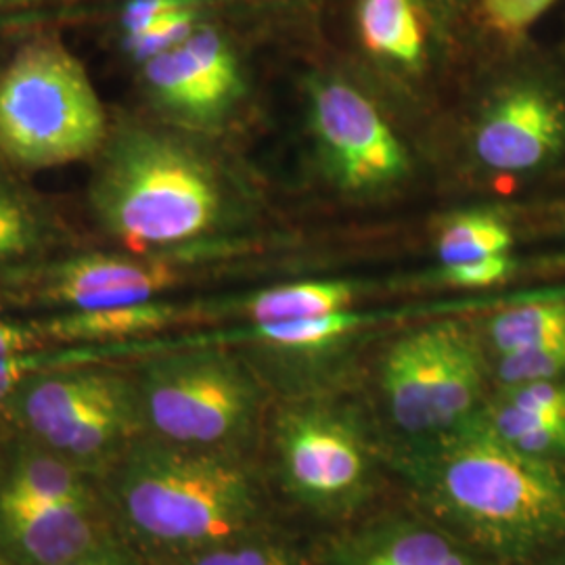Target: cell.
Returning a JSON list of instances; mask_svg holds the SVG:
<instances>
[{
  "mask_svg": "<svg viewBox=\"0 0 565 565\" xmlns=\"http://www.w3.org/2000/svg\"><path fill=\"white\" fill-rule=\"evenodd\" d=\"M105 505L42 507L0 518V565H65L114 539Z\"/></svg>",
  "mask_w": 565,
  "mask_h": 565,
  "instance_id": "13",
  "label": "cell"
},
{
  "mask_svg": "<svg viewBox=\"0 0 565 565\" xmlns=\"http://www.w3.org/2000/svg\"><path fill=\"white\" fill-rule=\"evenodd\" d=\"M53 505H105L99 480L20 431L0 438V518Z\"/></svg>",
  "mask_w": 565,
  "mask_h": 565,
  "instance_id": "14",
  "label": "cell"
},
{
  "mask_svg": "<svg viewBox=\"0 0 565 565\" xmlns=\"http://www.w3.org/2000/svg\"><path fill=\"white\" fill-rule=\"evenodd\" d=\"M109 120L81 60L55 36L21 44L0 70V158L20 172L93 160Z\"/></svg>",
  "mask_w": 565,
  "mask_h": 565,
  "instance_id": "7",
  "label": "cell"
},
{
  "mask_svg": "<svg viewBox=\"0 0 565 565\" xmlns=\"http://www.w3.org/2000/svg\"><path fill=\"white\" fill-rule=\"evenodd\" d=\"M564 137L562 107L536 88H518L488 114L476 147L490 168L518 172L548 160Z\"/></svg>",
  "mask_w": 565,
  "mask_h": 565,
  "instance_id": "15",
  "label": "cell"
},
{
  "mask_svg": "<svg viewBox=\"0 0 565 565\" xmlns=\"http://www.w3.org/2000/svg\"><path fill=\"white\" fill-rule=\"evenodd\" d=\"M511 245L507 226L490 216H463L450 224L440 237V256L446 266L473 263L505 254Z\"/></svg>",
  "mask_w": 565,
  "mask_h": 565,
  "instance_id": "24",
  "label": "cell"
},
{
  "mask_svg": "<svg viewBox=\"0 0 565 565\" xmlns=\"http://www.w3.org/2000/svg\"><path fill=\"white\" fill-rule=\"evenodd\" d=\"M182 46L189 51L212 93L226 109L242 90V76L231 46L214 28L207 25H195V30L182 41Z\"/></svg>",
  "mask_w": 565,
  "mask_h": 565,
  "instance_id": "23",
  "label": "cell"
},
{
  "mask_svg": "<svg viewBox=\"0 0 565 565\" xmlns=\"http://www.w3.org/2000/svg\"><path fill=\"white\" fill-rule=\"evenodd\" d=\"M486 15L507 34H520L539 20L555 0H482Z\"/></svg>",
  "mask_w": 565,
  "mask_h": 565,
  "instance_id": "26",
  "label": "cell"
},
{
  "mask_svg": "<svg viewBox=\"0 0 565 565\" xmlns=\"http://www.w3.org/2000/svg\"><path fill=\"white\" fill-rule=\"evenodd\" d=\"M18 172L0 158V285L25 281L72 247L67 221Z\"/></svg>",
  "mask_w": 565,
  "mask_h": 565,
  "instance_id": "12",
  "label": "cell"
},
{
  "mask_svg": "<svg viewBox=\"0 0 565 565\" xmlns=\"http://www.w3.org/2000/svg\"><path fill=\"white\" fill-rule=\"evenodd\" d=\"M403 501L492 565H536L565 551V471L469 424L382 448Z\"/></svg>",
  "mask_w": 565,
  "mask_h": 565,
  "instance_id": "1",
  "label": "cell"
},
{
  "mask_svg": "<svg viewBox=\"0 0 565 565\" xmlns=\"http://www.w3.org/2000/svg\"><path fill=\"white\" fill-rule=\"evenodd\" d=\"M130 369L142 436L198 450L258 455L270 413L258 375L242 356L202 345L149 354Z\"/></svg>",
  "mask_w": 565,
  "mask_h": 565,
  "instance_id": "5",
  "label": "cell"
},
{
  "mask_svg": "<svg viewBox=\"0 0 565 565\" xmlns=\"http://www.w3.org/2000/svg\"><path fill=\"white\" fill-rule=\"evenodd\" d=\"M42 348H49V343L44 340L36 321H0V359Z\"/></svg>",
  "mask_w": 565,
  "mask_h": 565,
  "instance_id": "29",
  "label": "cell"
},
{
  "mask_svg": "<svg viewBox=\"0 0 565 565\" xmlns=\"http://www.w3.org/2000/svg\"><path fill=\"white\" fill-rule=\"evenodd\" d=\"M177 279L170 264L93 252L65 254L20 287L34 302L65 312L151 302Z\"/></svg>",
  "mask_w": 565,
  "mask_h": 565,
  "instance_id": "9",
  "label": "cell"
},
{
  "mask_svg": "<svg viewBox=\"0 0 565 565\" xmlns=\"http://www.w3.org/2000/svg\"><path fill=\"white\" fill-rule=\"evenodd\" d=\"M448 331L450 323L429 324L390 345L380 375L385 422L382 448L417 445L438 436L436 398Z\"/></svg>",
  "mask_w": 565,
  "mask_h": 565,
  "instance_id": "10",
  "label": "cell"
},
{
  "mask_svg": "<svg viewBox=\"0 0 565 565\" xmlns=\"http://www.w3.org/2000/svg\"><path fill=\"white\" fill-rule=\"evenodd\" d=\"M9 431H13V427L4 419V415L0 413V438H4Z\"/></svg>",
  "mask_w": 565,
  "mask_h": 565,
  "instance_id": "32",
  "label": "cell"
},
{
  "mask_svg": "<svg viewBox=\"0 0 565 565\" xmlns=\"http://www.w3.org/2000/svg\"><path fill=\"white\" fill-rule=\"evenodd\" d=\"M141 81L153 102L184 120L212 121L224 111L182 42L142 61Z\"/></svg>",
  "mask_w": 565,
  "mask_h": 565,
  "instance_id": "17",
  "label": "cell"
},
{
  "mask_svg": "<svg viewBox=\"0 0 565 565\" xmlns=\"http://www.w3.org/2000/svg\"><path fill=\"white\" fill-rule=\"evenodd\" d=\"M352 298V287L343 282H300L263 291L245 303V315L252 324L308 319L345 310Z\"/></svg>",
  "mask_w": 565,
  "mask_h": 565,
  "instance_id": "20",
  "label": "cell"
},
{
  "mask_svg": "<svg viewBox=\"0 0 565 565\" xmlns=\"http://www.w3.org/2000/svg\"><path fill=\"white\" fill-rule=\"evenodd\" d=\"M258 459L279 507L329 530L382 505L390 484L377 431L331 404H294L268 417Z\"/></svg>",
  "mask_w": 565,
  "mask_h": 565,
  "instance_id": "4",
  "label": "cell"
},
{
  "mask_svg": "<svg viewBox=\"0 0 565 565\" xmlns=\"http://www.w3.org/2000/svg\"><path fill=\"white\" fill-rule=\"evenodd\" d=\"M509 270L511 263L507 260L505 254H497L473 263L446 266V279L463 287H486L492 282L503 281Z\"/></svg>",
  "mask_w": 565,
  "mask_h": 565,
  "instance_id": "27",
  "label": "cell"
},
{
  "mask_svg": "<svg viewBox=\"0 0 565 565\" xmlns=\"http://www.w3.org/2000/svg\"><path fill=\"white\" fill-rule=\"evenodd\" d=\"M181 317L172 303L141 302L95 310H65L36 321L49 345H111L158 333Z\"/></svg>",
  "mask_w": 565,
  "mask_h": 565,
  "instance_id": "16",
  "label": "cell"
},
{
  "mask_svg": "<svg viewBox=\"0 0 565 565\" xmlns=\"http://www.w3.org/2000/svg\"><path fill=\"white\" fill-rule=\"evenodd\" d=\"M174 565H315L312 548L303 546L285 524L210 546Z\"/></svg>",
  "mask_w": 565,
  "mask_h": 565,
  "instance_id": "21",
  "label": "cell"
},
{
  "mask_svg": "<svg viewBox=\"0 0 565 565\" xmlns=\"http://www.w3.org/2000/svg\"><path fill=\"white\" fill-rule=\"evenodd\" d=\"M310 548L315 565H492L406 501L377 505Z\"/></svg>",
  "mask_w": 565,
  "mask_h": 565,
  "instance_id": "8",
  "label": "cell"
},
{
  "mask_svg": "<svg viewBox=\"0 0 565 565\" xmlns=\"http://www.w3.org/2000/svg\"><path fill=\"white\" fill-rule=\"evenodd\" d=\"M116 534L151 565H174L281 524L258 455L137 438L99 480Z\"/></svg>",
  "mask_w": 565,
  "mask_h": 565,
  "instance_id": "2",
  "label": "cell"
},
{
  "mask_svg": "<svg viewBox=\"0 0 565 565\" xmlns=\"http://www.w3.org/2000/svg\"><path fill=\"white\" fill-rule=\"evenodd\" d=\"M186 7H193V0H130L121 13L124 32L126 36H135L149 23Z\"/></svg>",
  "mask_w": 565,
  "mask_h": 565,
  "instance_id": "28",
  "label": "cell"
},
{
  "mask_svg": "<svg viewBox=\"0 0 565 565\" xmlns=\"http://www.w3.org/2000/svg\"><path fill=\"white\" fill-rule=\"evenodd\" d=\"M363 41L373 53L415 63L424 51V30L413 0H361Z\"/></svg>",
  "mask_w": 565,
  "mask_h": 565,
  "instance_id": "18",
  "label": "cell"
},
{
  "mask_svg": "<svg viewBox=\"0 0 565 565\" xmlns=\"http://www.w3.org/2000/svg\"><path fill=\"white\" fill-rule=\"evenodd\" d=\"M363 323L364 317L361 315L340 310V312L308 317V319L252 324L249 335L273 348L319 350L342 340Z\"/></svg>",
  "mask_w": 565,
  "mask_h": 565,
  "instance_id": "22",
  "label": "cell"
},
{
  "mask_svg": "<svg viewBox=\"0 0 565 565\" xmlns=\"http://www.w3.org/2000/svg\"><path fill=\"white\" fill-rule=\"evenodd\" d=\"M0 413L15 431L95 480L142 436L132 369L111 359L36 371L11 390Z\"/></svg>",
  "mask_w": 565,
  "mask_h": 565,
  "instance_id": "6",
  "label": "cell"
},
{
  "mask_svg": "<svg viewBox=\"0 0 565 565\" xmlns=\"http://www.w3.org/2000/svg\"><path fill=\"white\" fill-rule=\"evenodd\" d=\"M95 226L135 252L216 231L228 195L202 151L137 116H111L86 189Z\"/></svg>",
  "mask_w": 565,
  "mask_h": 565,
  "instance_id": "3",
  "label": "cell"
},
{
  "mask_svg": "<svg viewBox=\"0 0 565 565\" xmlns=\"http://www.w3.org/2000/svg\"><path fill=\"white\" fill-rule=\"evenodd\" d=\"M193 30H195V9L186 7L149 23L135 36H126L124 44L128 53L142 63L162 51L181 44Z\"/></svg>",
  "mask_w": 565,
  "mask_h": 565,
  "instance_id": "25",
  "label": "cell"
},
{
  "mask_svg": "<svg viewBox=\"0 0 565 565\" xmlns=\"http://www.w3.org/2000/svg\"><path fill=\"white\" fill-rule=\"evenodd\" d=\"M536 565H565V551L564 553H557V555H553V557H548L545 562H541V564Z\"/></svg>",
  "mask_w": 565,
  "mask_h": 565,
  "instance_id": "31",
  "label": "cell"
},
{
  "mask_svg": "<svg viewBox=\"0 0 565 565\" xmlns=\"http://www.w3.org/2000/svg\"><path fill=\"white\" fill-rule=\"evenodd\" d=\"M65 565H151L139 551H135L128 543H124L116 534L114 539L105 541L103 545L95 546L93 551L84 553L78 559Z\"/></svg>",
  "mask_w": 565,
  "mask_h": 565,
  "instance_id": "30",
  "label": "cell"
},
{
  "mask_svg": "<svg viewBox=\"0 0 565 565\" xmlns=\"http://www.w3.org/2000/svg\"><path fill=\"white\" fill-rule=\"evenodd\" d=\"M315 120L343 181L377 186L404 172L403 147L363 95L342 82H327L315 93Z\"/></svg>",
  "mask_w": 565,
  "mask_h": 565,
  "instance_id": "11",
  "label": "cell"
},
{
  "mask_svg": "<svg viewBox=\"0 0 565 565\" xmlns=\"http://www.w3.org/2000/svg\"><path fill=\"white\" fill-rule=\"evenodd\" d=\"M565 340V300L507 308L486 327V345L494 356Z\"/></svg>",
  "mask_w": 565,
  "mask_h": 565,
  "instance_id": "19",
  "label": "cell"
}]
</instances>
